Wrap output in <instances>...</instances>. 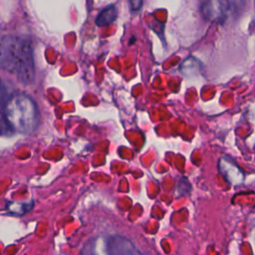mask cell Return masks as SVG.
<instances>
[{"label": "cell", "mask_w": 255, "mask_h": 255, "mask_svg": "<svg viewBox=\"0 0 255 255\" xmlns=\"http://www.w3.org/2000/svg\"><path fill=\"white\" fill-rule=\"evenodd\" d=\"M0 68L21 83L31 84L35 77L32 42L25 36L6 35L0 39Z\"/></svg>", "instance_id": "1"}, {"label": "cell", "mask_w": 255, "mask_h": 255, "mask_svg": "<svg viewBox=\"0 0 255 255\" xmlns=\"http://www.w3.org/2000/svg\"><path fill=\"white\" fill-rule=\"evenodd\" d=\"M3 116L9 128L22 134L31 133L39 122L36 104L24 94L14 95L7 101L3 109Z\"/></svg>", "instance_id": "2"}, {"label": "cell", "mask_w": 255, "mask_h": 255, "mask_svg": "<svg viewBox=\"0 0 255 255\" xmlns=\"http://www.w3.org/2000/svg\"><path fill=\"white\" fill-rule=\"evenodd\" d=\"M230 3L227 1H204L200 5V11L204 19L211 22H223L230 9Z\"/></svg>", "instance_id": "3"}, {"label": "cell", "mask_w": 255, "mask_h": 255, "mask_svg": "<svg viewBox=\"0 0 255 255\" xmlns=\"http://www.w3.org/2000/svg\"><path fill=\"white\" fill-rule=\"evenodd\" d=\"M109 255H143L127 237L115 235L108 239Z\"/></svg>", "instance_id": "4"}, {"label": "cell", "mask_w": 255, "mask_h": 255, "mask_svg": "<svg viewBox=\"0 0 255 255\" xmlns=\"http://www.w3.org/2000/svg\"><path fill=\"white\" fill-rule=\"evenodd\" d=\"M81 255H109L108 242L102 238H94L86 243Z\"/></svg>", "instance_id": "5"}, {"label": "cell", "mask_w": 255, "mask_h": 255, "mask_svg": "<svg viewBox=\"0 0 255 255\" xmlns=\"http://www.w3.org/2000/svg\"><path fill=\"white\" fill-rule=\"evenodd\" d=\"M118 17V8L116 5H109L105 7L98 15L96 19V24L98 26H107L112 24Z\"/></svg>", "instance_id": "6"}, {"label": "cell", "mask_w": 255, "mask_h": 255, "mask_svg": "<svg viewBox=\"0 0 255 255\" xmlns=\"http://www.w3.org/2000/svg\"><path fill=\"white\" fill-rule=\"evenodd\" d=\"M7 128H9V127L7 126L4 116H3V111L0 112V134L6 133L7 132Z\"/></svg>", "instance_id": "7"}, {"label": "cell", "mask_w": 255, "mask_h": 255, "mask_svg": "<svg viewBox=\"0 0 255 255\" xmlns=\"http://www.w3.org/2000/svg\"><path fill=\"white\" fill-rule=\"evenodd\" d=\"M129 6H130V10L131 11H138L142 5V1H135V0H132V1H129L128 2Z\"/></svg>", "instance_id": "8"}, {"label": "cell", "mask_w": 255, "mask_h": 255, "mask_svg": "<svg viewBox=\"0 0 255 255\" xmlns=\"http://www.w3.org/2000/svg\"><path fill=\"white\" fill-rule=\"evenodd\" d=\"M4 95H5V91H4V87H3V84H2L1 79H0V103L3 101Z\"/></svg>", "instance_id": "9"}]
</instances>
